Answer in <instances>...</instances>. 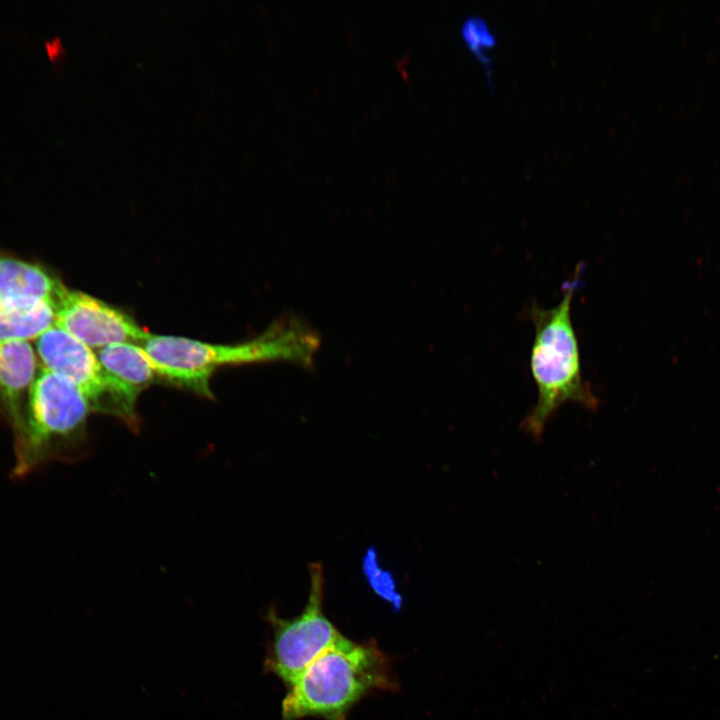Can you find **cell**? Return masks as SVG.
<instances>
[{
    "label": "cell",
    "instance_id": "11",
    "mask_svg": "<svg viewBox=\"0 0 720 720\" xmlns=\"http://www.w3.org/2000/svg\"><path fill=\"white\" fill-rule=\"evenodd\" d=\"M55 324L54 302L0 305V342L30 341Z\"/></svg>",
    "mask_w": 720,
    "mask_h": 720
},
{
    "label": "cell",
    "instance_id": "3",
    "mask_svg": "<svg viewBox=\"0 0 720 720\" xmlns=\"http://www.w3.org/2000/svg\"><path fill=\"white\" fill-rule=\"evenodd\" d=\"M395 687L391 665L375 644H358L343 636L288 686L282 720H347L365 695Z\"/></svg>",
    "mask_w": 720,
    "mask_h": 720
},
{
    "label": "cell",
    "instance_id": "6",
    "mask_svg": "<svg viewBox=\"0 0 720 720\" xmlns=\"http://www.w3.org/2000/svg\"><path fill=\"white\" fill-rule=\"evenodd\" d=\"M54 309L55 325L90 348L142 343L150 335L127 314L64 285L55 298Z\"/></svg>",
    "mask_w": 720,
    "mask_h": 720
},
{
    "label": "cell",
    "instance_id": "2",
    "mask_svg": "<svg viewBox=\"0 0 720 720\" xmlns=\"http://www.w3.org/2000/svg\"><path fill=\"white\" fill-rule=\"evenodd\" d=\"M581 265L563 286V297L553 308L532 303L527 310L535 335L530 352V371L537 386V402L522 421V429L541 438L548 420L567 403L596 410L599 399L583 378L577 335L571 306L579 284Z\"/></svg>",
    "mask_w": 720,
    "mask_h": 720
},
{
    "label": "cell",
    "instance_id": "7",
    "mask_svg": "<svg viewBox=\"0 0 720 720\" xmlns=\"http://www.w3.org/2000/svg\"><path fill=\"white\" fill-rule=\"evenodd\" d=\"M35 351L44 369L75 384L96 412L109 413L102 368L90 347L54 324L35 339Z\"/></svg>",
    "mask_w": 720,
    "mask_h": 720
},
{
    "label": "cell",
    "instance_id": "12",
    "mask_svg": "<svg viewBox=\"0 0 720 720\" xmlns=\"http://www.w3.org/2000/svg\"><path fill=\"white\" fill-rule=\"evenodd\" d=\"M460 33L466 46L484 66L487 79L491 82L489 51L496 46L497 35L487 20L480 15L467 16L461 24Z\"/></svg>",
    "mask_w": 720,
    "mask_h": 720
},
{
    "label": "cell",
    "instance_id": "5",
    "mask_svg": "<svg viewBox=\"0 0 720 720\" xmlns=\"http://www.w3.org/2000/svg\"><path fill=\"white\" fill-rule=\"evenodd\" d=\"M308 571L309 595L302 612L290 619L279 617L273 609L266 614L273 636L264 666L287 686L343 637L323 611V565L310 563Z\"/></svg>",
    "mask_w": 720,
    "mask_h": 720
},
{
    "label": "cell",
    "instance_id": "1",
    "mask_svg": "<svg viewBox=\"0 0 720 720\" xmlns=\"http://www.w3.org/2000/svg\"><path fill=\"white\" fill-rule=\"evenodd\" d=\"M141 344L159 377L210 397L209 380L216 368L267 362L310 368L320 349L321 337L301 318L287 315L254 339L236 345L152 334Z\"/></svg>",
    "mask_w": 720,
    "mask_h": 720
},
{
    "label": "cell",
    "instance_id": "8",
    "mask_svg": "<svg viewBox=\"0 0 720 720\" xmlns=\"http://www.w3.org/2000/svg\"><path fill=\"white\" fill-rule=\"evenodd\" d=\"M101 365L109 413L135 423V404L138 395L155 379L154 364L142 346L116 343L97 353Z\"/></svg>",
    "mask_w": 720,
    "mask_h": 720
},
{
    "label": "cell",
    "instance_id": "4",
    "mask_svg": "<svg viewBox=\"0 0 720 720\" xmlns=\"http://www.w3.org/2000/svg\"><path fill=\"white\" fill-rule=\"evenodd\" d=\"M92 412L95 407L81 389L42 368L28 393L23 430L14 440L13 474L26 476L66 446L79 442Z\"/></svg>",
    "mask_w": 720,
    "mask_h": 720
},
{
    "label": "cell",
    "instance_id": "9",
    "mask_svg": "<svg viewBox=\"0 0 720 720\" xmlns=\"http://www.w3.org/2000/svg\"><path fill=\"white\" fill-rule=\"evenodd\" d=\"M36 368V351L29 341L0 342V406L14 440L24 427V398L36 377Z\"/></svg>",
    "mask_w": 720,
    "mask_h": 720
},
{
    "label": "cell",
    "instance_id": "10",
    "mask_svg": "<svg viewBox=\"0 0 720 720\" xmlns=\"http://www.w3.org/2000/svg\"><path fill=\"white\" fill-rule=\"evenodd\" d=\"M62 286L41 265L0 251V305L54 302Z\"/></svg>",
    "mask_w": 720,
    "mask_h": 720
}]
</instances>
